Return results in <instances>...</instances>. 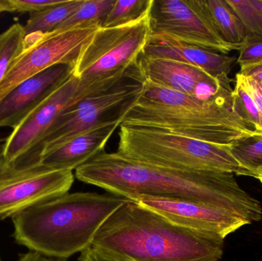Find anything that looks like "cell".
<instances>
[{"mask_svg": "<svg viewBox=\"0 0 262 261\" xmlns=\"http://www.w3.org/2000/svg\"><path fill=\"white\" fill-rule=\"evenodd\" d=\"M78 81L72 75L13 129L6 139L3 160L10 164L30 151L52 127L58 115L70 106Z\"/></svg>", "mask_w": 262, "mask_h": 261, "instance_id": "cell-12", "label": "cell"}, {"mask_svg": "<svg viewBox=\"0 0 262 261\" xmlns=\"http://www.w3.org/2000/svg\"><path fill=\"white\" fill-rule=\"evenodd\" d=\"M238 73L243 76L259 81L262 84V61L240 65Z\"/></svg>", "mask_w": 262, "mask_h": 261, "instance_id": "cell-28", "label": "cell"}, {"mask_svg": "<svg viewBox=\"0 0 262 261\" xmlns=\"http://www.w3.org/2000/svg\"><path fill=\"white\" fill-rule=\"evenodd\" d=\"M259 61H262V38H246L236 62L243 65Z\"/></svg>", "mask_w": 262, "mask_h": 261, "instance_id": "cell-26", "label": "cell"}, {"mask_svg": "<svg viewBox=\"0 0 262 261\" xmlns=\"http://www.w3.org/2000/svg\"><path fill=\"white\" fill-rule=\"evenodd\" d=\"M73 72L72 66L57 64L27 78L13 87L0 100V127L15 129Z\"/></svg>", "mask_w": 262, "mask_h": 261, "instance_id": "cell-13", "label": "cell"}, {"mask_svg": "<svg viewBox=\"0 0 262 261\" xmlns=\"http://www.w3.org/2000/svg\"><path fill=\"white\" fill-rule=\"evenodd\" d=\"M23 26L15 23L0 34V84L11 64L24 49Z\"/></svg>", "mask_w": 262, "mask_h": 261, "instance_id": "cell-22", "label": "cell"}, {"mask_svg": "<svg viewBox=\"0 0 262 261\" xmlns=\"http://www.w3.org/2000/svg\"><path fill=\"white\" fill-rule=\"evenodd\" d=\"M75 177L130 201L146 196L201 204L229 211L249 225L262 219L261 203L232 173L172 170L104 151L77 169Z\"/></svg>", "mask_w": 262, "mask_h": 261, "instance_id": "cell-1", "label": "cell"}, {"mask_svg": "<svg viewBox=\"0 0 262 261\" xmlns=\"http://www.w3.org/2000/svg\"><path fill=\"white\" fill-rule=\"evenodd\" d=\"M152 0H115L101 28H114L130 24L149 13Z\"/></svg>", "mask_w": 262, "mask_h": 261, "instance_id": "cell-20", "label": "cell"}, {"mask_svg": "<svg viewBox=\"0 0 262 261\" xmlns=\"http://www.w3.org/2000/svg\"><path fill=\"white\" fill-rule=\"evenodd\" d=\"M0 261H1V257H0Z\"/></svg>", "mask_w": 262, "mask_h": 261, "instance_id": "cell-36", "label": "cell"}, {"mask_svg": "<svg viewBox=\"0 0 262 261\" xmlns=\"http://www.w3.org/2000/svg\"><path fill=\"white\" fill-rule=\"evenodd\" d=\"M150 36L149 13L130 24L100 28L74 67L78 83L70 106L110 90L127 75L134 78Z\"/></svg>", "mask_w": 262, "mask_h": 261, "instance_id": "cell-5", "label": "cell"}, {"mask_svg": "<svg viewBox=\"0 0 262 261\" xmlns=\"http://www.w3.org/2000/svg\"><path fill=\"white\" fill-rule=\"evenodd\" d=\"M232 110L253 127L257 136L262 137V119L258 106L238 77L232 93Z\"/></svg>", "mask_w": 262, "mask_h": 261, "instance_id": "cell-21", "label": "cell"}, {"mask_svg": "<svg viewBox=\"0 0 262 261\" xmlns=\"http://www.w3.org/2000/svg\"><path fill=\"white\" fill-rule=\"evenodd\" d=\"M149 25L150 38L192 44L223 55L238 51L222 39L189 0H152Z\"/></svg>", "mask_w": 262, "mask_h": 261, "instance_id": "cell-10", "label": "cell"}, {"mask_svg": "<svg viewBox=\"0 0 262 261\" xmlns=\"http://www.w3.org/2000/svg\"><path fill=\"white\" fill-rule=\"evenodd\" d=\"M121 124L227 147L257 136L253 127L232 107L182 93L171 105L150 104L137 98Z\"/></svg>", "mask_w": 262, "mask_h": 261, "instance_id": "cell-4", "label": "cell"}, {"mask_svg": "<svg viewBox=\"0 0 262 261\" xmlns=\"http://www.w3.org/2000/svg\"><path fill=\"white\" fill-rule=\"evenodd\" d=\"M241 20L246 38H262V12L251 3L250 0H227Z\"/></svg>", "mask_w": 262, "mask_h": 261, "instance_id": "cell-23", "label": "cell"}, {"mask_svg": "<svg viewBox=\"0 0 262 261\" xmlns=\"http://www.w3.org/2000/svg\"><path fill=\"white\" fill-rule=\"evenodd\" d=\"M100 25H84L68 30L25 37L24 49L14 59L0 84V100L19 83L57 64L75 67L83 49Z\"/></svg>", "mask_w": 262, "mask_h": 261, "instance_id": "cell-8", "label": "cell"}, {"mask_svg": "<svg viewBox=\"0 0 262 261\" xmlns=\"http://www.w3.org/2000/svg\"><path fill=\"white\" fill-rule=\"evenodd\" d=\"M115 3V0H83L78 9L51 32H61L84 25L101 26Z\"/></svg>", "mask_w": 262, "mask_h": 261, "instance_id": "cell-19", "label": "cell"}, {"mask_svg": "<svg viewBox=\"0 0 262 261\" xmlns=\"http://www.w3.org/2000/svg\"><path fill=\"white\" fill-rule=\"evenodd\" d=\"M78 261H116L107 256L103 254L102 253L97 251L92 246L89 247L87 249L81 253Z\"/></svg>", "mask_w": 262, "mask_h": 261, "instance_id": "cell-29", "label": "cell"}, {"mask_svg": "<svg viewBox=\"0 0 262 261\" xmlns=\"http://www.w3.org/2000/svg\"><path fill=\"white\" fill-rule=\"evenodd\" d=\"M224 239L176 225L130 201L104 222L92 247L116 261H219Z\"/></svg>", "mask_w": 262, "mask_h": 261, "instance_id": "cell-2", "label": "cell"}, {"mask_svg": "<svg viewBox=\"0 0 262 261\" xmlns=\"http://www.w3.org/2000/svg\"><path fill=\"white\" fill-rule=\"evenodd\" d=\"M5 142H6V139H0V161H1L3 157Z\"/></svg>", "mask_w": 262, "mask_h": 261, "instance_id": "cell-33", "label": "cell"}, {"mask_svg": "<svg viewBox=\"0 0 262 261\" xmlns=\"http://www.w3.org/2000/svg\"><path fill=\"white\" fill-rule=\"evenodd\" d=\"M73 171L52 170L38 164L13 170L0 161V220L12 219L29 208L69 193Z\"/></svg>", "mask_w": 262, "mask_h": 261, "instance_id": "cell-9", "label": "cell"}, {"mask_svg": "<svg viewBox=\"0 0 262 261\" xmlns=\"http://www.w3.org/2000/svg\"><path fill=\"white\" fill-rule=\"evenodd\" d=\"M117 153L156 167L181 171L221 172L255 178L227 146L209 144L151 129L120 125Z\"/></svg>", "mask_w": 262, "mask_h": 261, "instance_id": "cell-6", "label": "cell"}, {"mask_svg": "<svg viewBox=\"0 0 262 261\" xmlns=\"http://www.w3.org/2000/svg\"><path fill=\"white\" fill-rule=\"evenodd\" d=\"M122 120L99 124L78 135L41 157L40 165L52 170H76L104 151V147Z\"/></svg>", "mask_w": 262, "mask_h": 261, "instance_id": "cell-15", "label": "cell"}, {"mask_svg": "<svg viewBox=\"0 0 262 261\" xmlns=\"http://www.w3.org/2000/svg\"><path fill=\"white\" fill-rule=\"evenodd\" d=\"M143 90L140 81L120 83L110 90L86 98L63 110L34 148L10 164L14 170H25L39 163L41 157L75 136L99 124L121 119Z\"/></svg>", "mask_w": 262, "mask_h": 261, "instance_id": "cell-7", "label": "cell"}, {"mask_svg": "<svg viewBox=\"0 0 262 261\" xmlns=\"http://www.w3.org/2000/svg\"><path fill=\"white\" fill-rule=\"evenodd\" d=\"M130 201L109 193H68L12 218V236L30 251L68 260L92 246L104 222Z\"/></svg>", "mask_w": 262, "mask_h": 261, "instance_id": "cell-3", "label": "cell"}, {"mask_svg": "<svg viewBox=\"0 0 262 261\" xmlns=\"http://www.w3.org/2000/svg\"><path fill=\"white\" fill-rule=\"evenodd\" d=\"M258 179V180L260 181V182H261V185H262V178H259V179Z\"/></svg>", "mask_w": 262, "mask_h": 261, "instance_id": "cell-35", "label": "cell"}, {"mask_svg": "<svg viewBox=\"0 0 262 261\" xmlns=\"http://www.w3.org/2000/svg\"><path fill=\"white\" fill-rule=\"evenodd\" d=\"M254 173L255 175V179H259L262 178V167H258L254 170Z\"/></svg>", "mask_w": 262, "mask_h": 261, "instance_id": "cell-34", "label": "cell"}, {"mask_svg": "<svg viewBox=\"0 0 262 261\" xmlns=\"http://www.w3.org/2000/svg\"><path fill=\"white\" fill-rule=\"evenodd\" d=\"M140 55L146 58L175 60L191 64L215 78L224 75L229 76L237 61L236 57L160 38H150Z\"/></svg>", "mask_w": 262, "mask_h": 261, "instance_id": "cell-16", "label": "cell"}, {"mask_svg": "<svg viewBox=\"0 0 262 261\" xmlns=\"http://www.w3.org/2000/svg\"><path fill=\"white\" fill-rule=\"evenodd\" d=\"M82 2L83 0H64L61 4L47 10L30 14L26 25L23 26L25 35L27 37L49 33L72 15Z\"/></svg>", "mask_w": 262, "mask_h": 261, "instance_id": "cell-18", "label": "cell"}, {"mask_svg": "<svg viewBox=\"0 0 262 261\" xmlns=\"http://www.w3.org/2000/svg\"><path fill=\"white\" fill-rule=\"evenodd\" d=\"M64 0H9V12L37 13L61 4Z\"/></svg>", "mask_w": 262, "mask_h": 261, "instance_id": "cell-25", "label": "cell"}, {"mask_svg": "<svg viewBox=\"0 0 262 261\" xmlns=\"http://www.w3.org/2000/svg\"><path fill=\"white\" fill-rule=\"evenodd\" d=\"M9 0H0V14L2 12H9Z\"/></svg>", "mask_w": 262, "mask_h": 261, "instance_id": "cell-31", "label": "cell"}, {"mask_svg": "<svg viewBox=\"0 0 262 261\" xmlns=\"http://www.w3.org/2000/svg\"><path fill=\"white\" fill-rule=\"evenodd\" d=\"M137 80L196 98L199 87L215 79L204 70L191 64L165 58L140 55L137 64Z\"/></svg>", "mask_w": 262, "mask_h": 261, "instance_id": "cell-14", "label": "cell"}, {"mask_svg": "<svg viewBox=\"0 0 262 261\" xmlns=\"http://www.w3.org/2000/svg\"><path fill=\"white\" fill-rule=\"evenodd\" d=\"M235 76L239 78L240 81L243 83V85L247 89L248 91L252 95V98L255 100L257 106H258V110H259L260 115L262 119V84L259 81H255L252 78H248V77L243 76L241 74L237 73Z\"/></svg>", "mask_w": 262, "mask_h": 261, "instance_id": "cell-27", "label": "cell"}, {"mask_svg": "<svg viewBox=\"0 0 262 261\" xmlns=\"http://www.w3.org/2000/svg\"><path fill=\"white\" fill-rule=\"evenodd\" d=\"M16 261H69L67 259L52 258L46 257L38 253L29 251L28 252L21 254L18 256Z\"/></svg>", "mask_w": 262, "mask_h": 261, "instance_id": "cell-30", "label": "cell"}, {"mask_svg": "<svg viewBox=\"0 0 262 261\" xmlns=\"http://www.w3.org/2000/svg\"><path fill=\"white\" fill-rule=\"evenodd\" d=\"M192 7L210 23L222 39L238 51L246 39L241 20L227 0H189Z\"/></svg>", "mask_w": 262, "mask_h": 261, "instance_id": "cell-17", "label": "cell"}, {"mask_svg": "<svg viewBox=\"0 0 262 261\" xmlns=\"http://www.w3.org/2000/svg\"><path fill=\"white\" fill-rule=\"evenodd\" d=\"M132 202L161 215L176 225L226 239L249 222L220 208L152 196H140Z\"/></svg>", "mask_w": 262, "mask_h": 261, "instance_id": "cell-11", "label": "cell"}, {"mask_svg": "<svg viewBox=\"0 0 262 261\" xmlns=\"http://www.w3.org/2000/svg\"><path fill=\"white\" fill-rule=\"evenodd\" d=\"M251 3L262 12V0H250Z\"/></svg>", "mask_w": 262, "mask_h": 261, "instance_id": "cell-32", "label": "cell"}, {"mask_svg": "<svg viewBox=\"0 0 262 261\" xmlns=\"http://www.w3.org/2000/svg\"><path fill=\"white\" fill-rule=\"evenodd\" d=\"M234 157L248 170L253 172L262 167V137L253 136L231 146Z\"/></svg>", "mask_w": 262, "mask_h": 261, "instance_id": "cell-24", "label": "cell"}]
</instances>
